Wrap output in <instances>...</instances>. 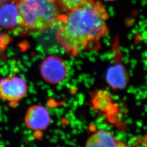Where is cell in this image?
I'll list each match as a JSON object with an SVG mask.
<instances>
[{
	"mask_svg": "<svg viewBox=\"0 0 147 147\" xmlns=\"http://www.w3.org/2000/svg\"><path fill=\"white\" fill-rule=\"evenodd\" d=\"M109 14L101 0H87L64 14L56 35L57 42L70 57L85 51L98 50L108 34Z\"/></svg>",
	"mask_w": 147,
	"mask_h": 147,
	"instance_id": "1",
	"label": "cell"
},
{
	"mask_svg": "<svg viewBox=\"0 0 147 147\" xmlns=\"http://www.w3.org/2000/svg\"><path fill=\"white\" fill-rule=\"evenodd\" d=\"M20 26L30 31H46L61 22L66 13L56 0H16Z\"/></svg>",
	"mask_w": 147,
	"mask_h": 147,
	"instance_id": "2",
	"label": "cell"
},
{
	"mask_svg": "<svg viewBox=\"0 0 147 147\" xmlns=\"http://www.w3.org/2000/svg\"><path fill=\"white\" fill-rule=\"evenodd\" d=\"M27 92L26 81L20 77L13 76L0 79V99L14 105L22 100Z\"/></svg>",
	"mask_w": 147,
	"mask_h": 147,
	"instance_id": "3",
	"label": "cell"
},
{
	"mask_svg": "<svg viewBox=\"0 0 147 147\" xmlns=\"http://www.w3.org/2000/svg\"><path fill=\"white\" fill-rule=\"evenodd\" d=\"M40 74L44 80L51 84H57L66 79L68 66L66 62L56 56L45 58L40 65Z\"/></svg>",
	"mask_w": 147,
	"mask_h": 147,
	"instance_id": "4",
	"label": "cell"
},
{
	"mask_svg": "<svg viewBox=\"0 0 147 147\" xmlns=\"http://www.w3.org/2000/svg\"><path fill=\"white\" fill-rule=\"evenodd\" d=\"M50 121L49 111L40 105H33L29 107L25 117L27 127L34 131L45 130L49 126Z\"/></svg>",
	"mask_w": 147,
	"mask_h": 147,
	"instance_id": "5",
	"label": "cell"
},
{
	"mask_svg": "<svg viewBox=\"0 0 147 147\" xmlns=\"http://www.w3.org/2000/svg\"><path fill=\"white\" fill-rule=\"evenodd\" d=\"M20 26V17L16 0L3 4L0 7V26L10 30Z\"/></svg>",
	"mask_w": 147,
	"mask_h": 147,
	"instance_id": "6",
	"label": "cell"
},
{
	"mask_svg": "<svg viewBox=\"0 0 147 147\" xmlns=\"http://www.w3.org/2000/svg\"><path fill=\"white\" fill-rule=\"evenodd\" d=\"M85 147H127L124 142L117 140L110 132L100 130L87 140Z\"/></svg>",
	"mask_w": 147,
	"mask_h": 147,
	"instance_id": "7",
	"label": "cell"
},
{
	"mask_svg": "<svg viewBox=\"0 0 147 147\" xmlns=\"http://www.w3.org/2000/svg\"><path fill=\"white\" fill-rule=\"evenodd\" d=\"M106 80L114 90L124 89L127 84L128 76L123 65L117 62L110 67L106 73Z\"/></svg>",
	"mask_w": 147,
	"mask_h": 147,
	"instance_id": "8",
	"label": "cell"
},
{
	"mask_svg": "<svg viewBox=\"0 0 147 147\" xmlns=\"http://www.w3.org/2000/svg\"><path fill=\"white\" fill-rule=\"evenodd\" d=\"M65 12L73 11L84 5L87 0H56Z\"/></svg>",
	"mask_w": 147,
	"mask_h": 147,
	"instance_id": "9",
	"label": "cell"
},
{
	"mask_svg": "<svg viewBox=\"0 0 147 147\" xmlns=\"http://www.w3.org/2000/svg\"><path fill=\"white\" fill-rule=\"evenodd\" d=\"M3 38H4V37L2 36L1 33V31H0V46H1L2 44H4V43H5V42H7L8 41V40H7V39H5V38L3 39Z\"/></svg>",
	"mask_w": 147,
	"mask_h": 147,
	"instance_id": "10",
	"label": "cell"
},
{
	"mask_svg": "<svg viewBox=\"0 0 147 147\" xmlns=\"http://www.w3.org/2000/svg\"><path fill=\"white\" fill-rule=\"evenodd\" d=\"M7 45V43H5V44H2L1 46H0V55L1 54V53H2V51L4 50V47H5Z\"/></svg>",
	"mask_w": 147,
	"mask_h": 147,
	"instance_id": "11",
	"label": "cell"
},
{
	"mask_svg": "<svg viewBox=\"0 0 147 147\" xmlns=\"http://www.w3.org/2000/svg\"><path fill=\"white\" fill-rule=\"evenodd\" d=\"M11 0H0V5H3L5 3H7Z\"/></svg>",
	"mask_w": 147,
	"mask_h": 147,
	"instance_id": "12",
	"label": "cell"
}]
</instances>
